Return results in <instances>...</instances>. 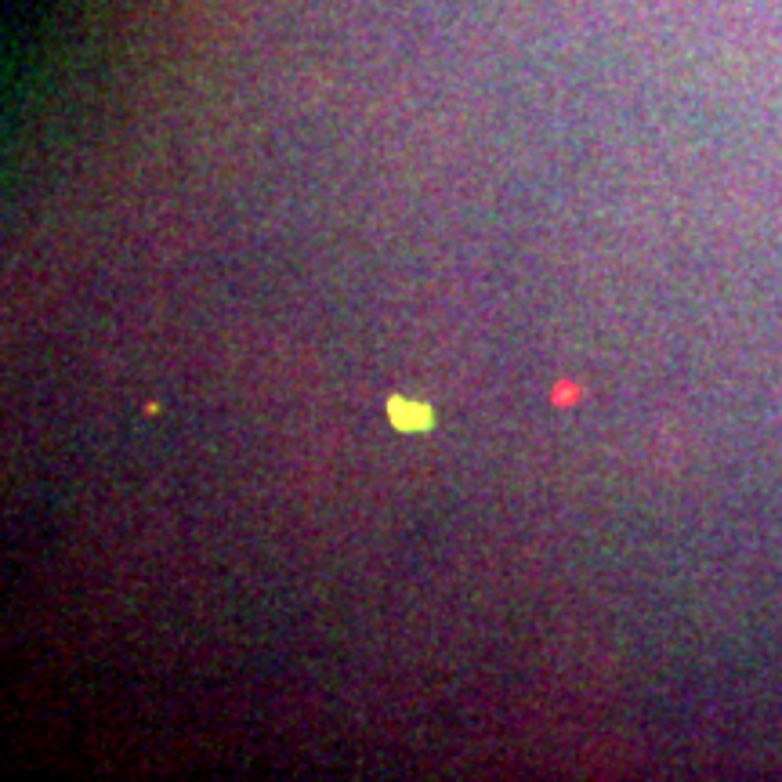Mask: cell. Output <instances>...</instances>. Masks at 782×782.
<instances>
[{"instance_id":"6da1fadb","label":"cell","mask_w":782,"mask_h":782,"mask_svg":"<svg viewBox=\"0 0 782 782\" xmlns=\"http://www.w3.org/2000/svg\"><path fill=\"white\" fill-rule=\"evenodd\" d=\"M388 417L399 431H428L431 428V410L424 402L410 399H391L388 402Z\"/></svg>"}]
</instances>
